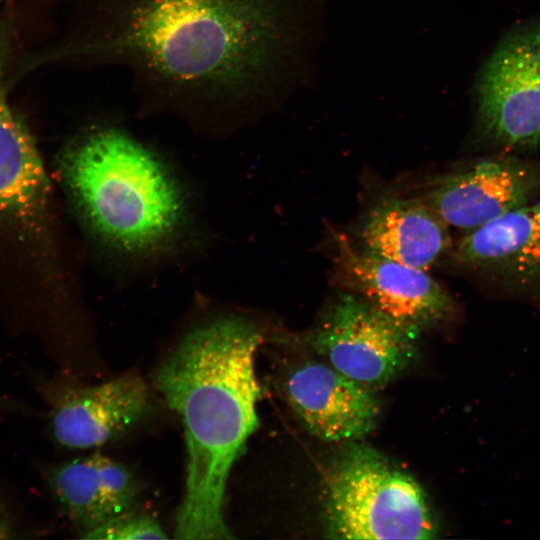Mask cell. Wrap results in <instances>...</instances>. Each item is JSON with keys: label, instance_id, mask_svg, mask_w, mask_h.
<instances>
[{"label": "cell", "instance_id": "obj_13", "mask_svg": "<svg viewBox=\"0 0 540 540\" xmlns=\"http://www.w3.org/2000/svg\"><path fill=\"white\" fill-rule=\"evenodd\" d=\"M448 227L425 201L391 198L367 213L360 236L365 250L427 271L451 245Z\"/></svg>", "mask_w": 540, "mask_h": 540}, {"label": "cell", "instance_id": "obj_4", "mask_svg": "<svg viewBox=\"0 0 540 540\" xmlns=\"http://www.w3.org/2000/svg\"><path fill=\"white\" fill-rule=\"evenodd\" d=\"M328 478L327 532L337 539H433L417 481L370 446L350 442Z\"/></svg>", "mask_w": 540, "mask_h": 540}, {"label": "cell", "instance_id": "obj_3", "mask_svg": "<svg viewBox=\"0 0 540 540\" xmlns=\"http://www.w3.org/2000/svg\"><path fill=\"white\" fill-rule=\"evenodd\" d=\"M59 172L85 234L111 263L154 268L202 244L179 173L123 127L98 122L82 128L61 152Z\"/></svg>", "mask_w": 540, "mask_h": 540}, {"label": "cell", "instance_id": "obj_17", "mask_svg": "<svg viewBox=\"0 0 540 540\" xmlns=\"http://www.w3.org/2000/svg\"><path fill=\"white\" fill-rule=\"evenodd\" d=\"M0 403L3 404L4 406H7L8 404H6L5 400L2 399V397L0 396Z\"/></svg>", "mask_w": 540, "mask_h": 540}, {"label": "cell", "instance_id": "obj_6", "mask_svg": "<svg viewBox=\"0 0 540 540\" xmlns=\"http://www.w3.org/2000/svg\"><path fill=\"white\" fill-rule=\"evenodd\" d=\"M417 332L363 297L340 294L309 341L334 369L375 390L410 363Z\"/></svg>", "mask_w": 540, "mask_h": 540}, {"label": "cell", "instance_id": "obj_2", "mask_svg": "<svg viewBox=\"0 0 540 540\" xmlns=\"http://www.w3.org/2000/svg\"><path fill=\"white\" fill-rule=\"evenodd\" d=\"M262 341L250 318L215 314L193 325L157 372L159 390L181 418L188 454L177 539L234 538L224 519L225 493L232 466L259 425L255 356Z\"/></svg>", "mask_w": 540, "mask_h": 540}, {"label": "cell", "instance_id": "obj_12", "mask_svg": "<svg viewBox=\"0 0 540 540\" xmlns=\"http://www.w3.org/2000/svg\"><path fill=\"white\" fill-rule=\"evenodd\" d=\"M47 484L82 537L134 509L140 486L122 463L101 454L77 457L51 467Z\"/></svg>", "mask_w": 540, "mask_h": 540}, {"label": "cell", "instance_id": "obj_15", "mask_svg": "<svg viewBox=\"0 0 540 540\" xmlns=\"http://www.w3.org/2000/svg\"><path fill=\"white\" fill-rule=\"evenodd\" d=\"M85 539L134 540L166 539L164 529L151 516L134 512L123 513L87 532Z\"/></svg>", "mask_w": 540, "mask_h": 540}, {"label": "cell", "instance_id": "obj_10", "mask_svg": "<svg viewBox=\"0 0 540 540\" xmlns=\"http://www.w3.org/2000/svg\"><path fill=\"white\" fill-rule=\"evenodd\" d=\"M453 258L508 290L540 295V200L470 231Z\"/></svg>", "mask_w": 540, "mask_h": 540}, {"label": "cell", "instance_id": "obj_7", "mask_svg": "<svg viewBox=\"0 0 540 540\" xmlns=\"http://www.w3.org/2000/svg\"><path fill=\"white\" fill-rule=\"evenodd\" d=\"M539 194L540 163L496 157L437 180L425 202L449 226L472 231L530 204Z\"/></svg>", "mask_w": 540, "mask_h": 540}, {"label": "cell", "instance_id": "obj_9", "mask_svg": "<svg viewBox=\"0 0 540 540\" xmlns=\"http://www.w3.org/2000/svg\"><path fill=\"white\" fill-rule=\"evenodd\" d=\"M42 390L51 404L53 438L71 449L105 444L137 423L149 407L147 386L131 373L86 388Z\"/></svg>", "mask_w": 540, "mask_h": 540}, {"label": "cell", "instance_id": "obj_18", "mask_svg": "<svg viewBox=\"0 0 540 540\" xmlns=\"http://www.w3.org/2000/svg\"><path fill=\"white\" fill-rule=\"evenodd\" d=\"M0 1H2V0H0Z\"/></svg>", "mask_w": 540, "mask_h": 540}, {"label": "cell", "instance_id": "obj_14", "mask_svg": "<svg viewBox=\"0 0 540 540\" xmlns=\"http://www.w3.org/2000/svg\"><path fill=\"white\" fill-rule=\"evenodd\" d=\"M4 36H0V212L29 217L45 208L49 182L34 140L7 99Z\"/></svg>", "mask_w": 540, "mask_h": 540}, {"label": "cell", "instance_id": "obj_16", "mask_svg": "<svg viewBox=\"0 0 540 540\" xmlns=\"http://www.w3.org/2000/svg\"><path fill=\"white\" fill-rule=\"evenodd\" d=\"M19 532V526L11 510L0 497V539L16 538Z\"/></svg>", "mask_w": 540, "mask_h": 540}, {"label": "cell", "instance_id": "obj_11", "mask_svg": "<svg viewBox=\"0 0 540 540\" xmlns=\"http://www.w3.org/2000/svg\"><path fill=\"white\" fill-rule=\"evenodd\" d=\"M339 259L362 297L400 324L419 331L450 317L451 296L427 273L338 240Z\"/></svg>", "mask_w": 540, "mask_h": 540}, {"label": "cell", "instance_id": "obj_8", "mask_svg": "<svg viewBox=\"0 0 540 540\" xmlns=\"http://www.w3.org/2000/svg\"><path fill=\"white\" fill-rule=\"evenodd\" d=\"M286 399L305 428L328 442H355L376 426L380 404L374 390L328 363L307 361L284 383Z\"/></svg>", "mask_w": 540, "mask_h": 540}, {"label": "cell", "instance_id": "obj_5", "mask_svg": "<svg viewBox=\"0 0 540 540\" xmlns=\"http://www.w3.org/2000/svg\"><path fill=\"white\" fill-rule=\"evenodd\" d=\"M476 126L508 149L540 146V21L514 29L494 49L476 83Z\"/></svg>", "mask_w": 540, "mask_h": 540}, {"label": "cell", "instance_id": "obj_1", "mask_svg": "<svg viewBox=\"0 0 540 540\" xmlns=\"http://www.w3.org/2000/svg\"><path fill=\"white\" fill-rule=\"evenodd\" d=\"M328 0H82L55 57L116 67L137 109L220 138L309 76Z\"/></svg>", "mask_w": 540, "mask_h": 540}]
</instances>
